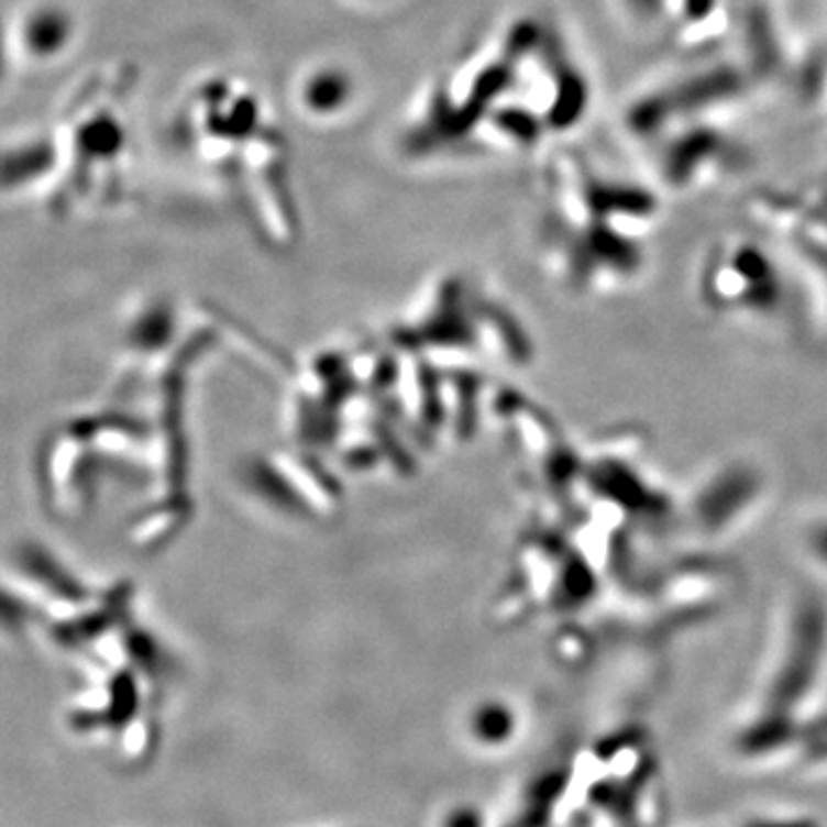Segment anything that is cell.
<instances>
[{"instance_id": "6da1fadb", "label": "cell", "mask_w": 827, "mask_h": 827, "mask_svg": "<svg viewBox=\"0 0 827 827\" xmlns=\"http://www.w3.org/2000/svg\"><path fill=\"white\" fill-rule=\"evenodd\" d=\"M493 417L520 460L529 510L556 522L620 580L724 556L765 493L761 474L742 462L676 474L637 426L575 434L510 384Z\"/></svg>"}, {"instance_id": "7a4b0ae2", "label": "cell", "mask_w": 827, "mask_h": 827, "mask_svg": "<svg viewBox=\"0 0 827 827\" xmlns=\"http://www.w3.org/2000/svg\"><path fill=\"white\" fill-rule=\"evenodd\" d=\"M696 295L721 322L827 356V214L759 198L747 225L706 251Z\"/></svg>"}, {"instance_id": "3957f363", "label": "cell", "mask_w": 827, "mask_h": 827, "mask_svg": "<svg viewBox=\"0 0 827 827\" xmlns=\"http://www.w3.org/2000/svg\"><path fill=\"white\" fill-rule=\"evenodd\" d=\"M660 221L662 205L653 189L607 177L571 154L548 183L542 267L573 299L626 295L651 265Z\"/></svg>"}, {"instance_id": "277c9868", "label": "cell", "mask_w": 827, "mask_h": 827, "mask_svg": "<svg viewBox=\"0 0 827 827\" xmlns=\"http://www.w3.org/2000/svg\"><path fill=\"white\" fill-rule=\"evenodd\" d=\"M515 727H517L515 713L510 710V706H506L501 702L481 704L472 713V719H470L472 736L478 742L489 745V747H497V745H504L506 740H510L512 734H515Z\"/></svg>"}, {"instance_id": "5b68a950", "label": "cell", "mask_w": 827, "mask_h": 827, "mask_svg": "<svg viewBox=\"0 0 827 827\" xmlns=\"http://www.w3.org/2000/svg\"><path fill=\"white\" fill-rule=\"evenodd\" d=\"M807 552H809L814 565L827 580V520L814 525L807 531Z\"/></svg>"}, {"instance_id": "8992f818", "label": "cell", "mask_w": 827, "mask_h": 827, "mask_svg": "<svg viewBox=\"0 0 827 827\" xmlns=\"http://www.w3.org/2000/svg\"><path fill=\"white\" fill-rule=\"evenodd\" d=\"M442 827H485V823H483V814L476 807L462 805V807H453L444 816Z\"/></svg>"}, {"instance_id": "52a82bcc", "label": "cell", "mask_w": 827, "mask_h": 827, "mask_svg": "<svg viewBox=\"0 0 827 827\" xmlns=\"http://www.w3.org/2000/svg\"><path fill=\"white\" fill-rule=\"evenodd\" d=\"M757 827H814V825L812 823H765Z\"/></svg>"}]
</instances>
